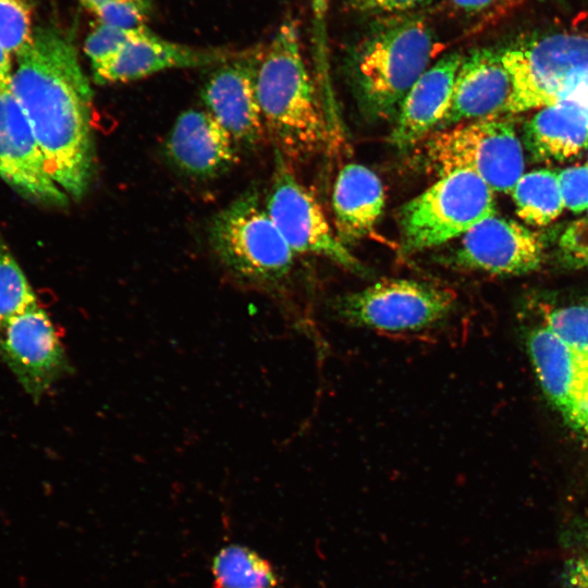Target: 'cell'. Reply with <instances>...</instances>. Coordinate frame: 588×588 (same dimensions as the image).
<instances>
[{
  "instance_id": "1",
  "label": "cell",
  "mask_w": 588,
  "mask_h": 588,
  "mask_svg": "<svg viewBox=\"0 0 588 588\" xmlns=\"http://www.w3.org/2000/svg\"><path fill=\"white\" fill-rule=\"evenodd\" d=\"M11 87L34 131L48 171L70 198L88 191L96 169L93 93L73 30L37 27L13 62Z\"/></svg>"
},
{
  "instance_id": "2",
  "label": "cell",
  "mask_w": 588,
  "mask_h": 588,
  "mask_svg": "<svg viewBox=\"0 0 588 588\" xmlns=\"http://www.w3.org/2000/svg\"><path fill=\"white\" fill-rule=\"evenodd\" d=\"M256 94L265 130L287 161L321 150L328 128L302 51L299 27L285 20L261 49Z\"/></svg>"
},
{
  "instance_id": "3",
  "label": "cell",
  "mask_w": 588,
  "mask_h": 588,
  "mask_svg": "<svg viewBox=\"0 0 588 588\" xmlns=\"http://www.w3.org/2000/svg\"><path fill=\"white\" fill-rule=\"evenodd\" d=\"M440 46L421 14L376 19L350 57L351 75L365 111L380 120L395 119Z\"/></svg>"
},
{
  "instance_id": "4",
  "label": "cell",
  "mask_w": 588,
  "mask_h": 588,
  "mask_svg": "<svg viewBox=\"0 0 588 588\" xmlns=\"http://www.w3.org/2000/svg\"><path fill=\"white\" fill-rule=\"evenodd\" d=\"M208 241L224 269L242 283H275L293 266L295 254L254 189L242 193L212 217Z\"/></svg>"
},
{
  "instance_id": "5",
  "label": "cell",
  "mask_w": 588,
  "mask_h": 588,
  "mask_svg": "<svg viewBox=\"0 0 588 588\" xmlns=\"http://www.w3.org/2000/svg\"><path fill=\"white\" fill-rule=\"evenodd\" d=\"M425 168L439 177L468 170L494 192L511 193L524 174L522 144L504 118L460 123L436 131L420 143Z\"/></svg>"
},
{
  "instance_id": "6",
  "label": "cell",
  "mask_w": 588,
  "mask_h": 588,
  "mask_svg": "<svg viewBox=\"0 0 588 588\" xmlns=\"http://www.w3.org/2000/svg\"><path fill=\"white\" fill-rule=\"evenodd\" d=\"M494 215V191L482 179L468 170L450 172L399 209L403 248L416 253L442 245Z\"/></svg>"
},
{
  "instance_id": "7",
  "label": "cell",
  "mask_w": 588,
  "mask_h": 588,
  "mask_svg": "<svg viewBox=\"0 0 588 588\" xmlns=\"http://www.w3.org/2000/svg\"><path fill=\"white\" fill-rule=\"evenodd\" d=\"M514 87L511 114L558 103L588 82V35L553 34L502 51Z\"/></svg>"
},
{
  "instance_id": "8",
  "label": "cell",
  "mask_w": 588,
  "mask_h": 588,
  "mask_svg": "<svg viewBox=\"0 0 588 588\" xmlns=\"http://www.w3.org/2000/svg\"><path fill=\"white\" fill-rule=\"evenodd\" d=\"M455 295L446 287L411 279H385L335 298L342 321L387 332L421 331L452 313Z\"/></svg>"
},
{
  "instance_id": "9",
  "label": "cell",
  "mask_w": 588,
  "mask_h": 588,
  "mask_svg": "<svg viewBox=\"0 0 588 588\" xmlns=\"http://www.w3.org/2000/svg\"><path fill=\"white\" fill-rule=\"evenodd\" d=\"M274 161L265 207L293 253L323 257L363 273V266L339 238L319 203L277 150Z\"/></svg>"
},
{
  "instance_id": "10",
  "label": "cell",
  "mask_w": 588,
  "mask_h": 588,
  "mask_svg": "<svg viewBox=\"0 0 588 588\" xmlns=\"http://www.w3.org/2000/svg\"><path fill=\"white\" fill-rule=\"evenodd\" d=\"M0 357L34 402L71 370L60 334L39 304L0 327Z\"/></svg>"
},
{
  "instance_id": "11",
  "label": "cell",
  "mask_w": 588,
  "mask_h": 588,
  "mask_svg": "<svg viewBox=\"0 0 588 588\" xmlns=\"http://www.w3.org/2000/svg\"><path fill=\"white\" fill-rule=\"evenodd\" d=\"M0 177L22 197L62 207L70 197L51 177L11 79L0 82Z\"/></svg>"
},
{
  "instance_id": "12",
  "label": "cell",
  "mask_w": 588,
  "mask_h": 588,
  "mask_svg": "<svg viewBox=\"0 0 588 588\" xmlns=\"http://www.w3.org/2000/svg\"><path fill=\"white\" fill-rule=\"evenodd\" d=\"M261 49L243 50L213 66L200 90L206 110L231 135L238 149L256 148L266 133L256 94Z\"/></svg>"
},
{
  "instance_id": "13",
  "label": "cell",
  "mask_w": 588,
  "mask_h": 588,
  "mask_svg": "<svg viewBox=\"0 0 588 588\" xmlns=\"http://www.w3.org/2000/svg\"><path fill=\"white\" fill-rule=\"evenodd\" d=\"M543 258L544 245L538 234L495 215L466 232L453 256L458 267L499 275L532 272Z\"/></svg>"
},
{
  "instance_id": "14",
  "label": "cell",
  "mask_w": 588,
  "mask_h": 588,
  "mask_svg": "<svg viewBox=\"0 0 588 588\" xmlns=\"http://www.w3.org/2000/svg\"><path fill=\"white\" fill-rule=\"evenodd\" d=\"M502 51L482 48L463 56L448 110L437 131L511 114L514 87Z\"/></svg>"
},
{
  "instance_id": "15",
  "label": "cell",
  "mask_w": 588,
  "mask_h": 588,
  "mask_svg": "<svg viewBox=\"0 0 588 588\" xmlns=\"http://www.w3.org/2000/svg\"><path fill=\"white\" fill-rule=\"evenodd\" d=\"M241 52L174 42L144 25L110 61L93 70V79L101 85L127 83L171 69L216 66Z\"/></svg>"
},
{
  "instance_id": "16",
  "label": "cell",
  "mask_w": 588,
  "mask_h": 588,
  "mask_svg": "<svg viewBox=\"0 0 588 588\" xmlns=\"http://www.w3.org/2000/svg\"><path fill=\"white\" fill-rule=\"evenodd\" d=\"M164 155L183 174L213 179L238 161V147L223 126L205 109H189L175 120L166 142Z\"/></svg>"
},
{
  "instance_id": "17",
  "label": "cell",
  "mask_w": 588,
  "mask_h": 588,
  "mask_svg": "<svg viewBox=\"0 0 588 588\" xmlns=\"http://www.w3.org/2000/svg\"><path fill=\"white\" fill-rule=\"evenodd\" d=\"M526 343L546 396L573 428L588 388V359L540 321L528 331Z\"/></svg>"
},
{
  "instance_id": "18",
  "label": "cell",
  "mask_w": 588,
  "mask_h": 588,
  "mask_svg": "<svg viewBox=\"0 0 588 588\" xmlns=\"http://www.w3.org/2000/svg\"><path fill=\"white\" fill-rule=\"evenodd\" d=\"M463 60L450 52L434 61L403 99L389 142L399 149L420 144L437 131L442 121Z\"/></svg>"
},
{
  "instance_id": "19",
  "label": "cell",
  "mask_w": 588,
  "mask_h": 588,
  "mask_svg": "<svg viewBox=\"0 0 588 588\" xmlns=\"http://www.w3.org/2000/svg\"><path fill=\"white\" fill-rule=\"evenodd\" d=\"M531 155L542 161H564L588 147V95L541 108L525 126Z\"/></svg>"
},
{
  "instance_id": "20",
  "label": "cell",
  "mask_w": 588,
  "mask_h": 588,
  "mask_svg": "<svg viewBox=\"0 0 588 588\" xmlns=\"http://www.w3.org/2000/svg\"><path fill=\"white\" fill-rule=\"evenodd\" d=\"M380 177L359 163L345 164L336 176L332 194L335 232L346 245L372 232L384 208Z\"/></svg>"
},
{
  "instance_id": "21",
  "label": "cell",
  "mask_w": 588,
  "mask_h": 588,
  "mask_svg": "<svg viewBox=\"0 0 588 588\" xmlns=\"http://www.w3.org/2000/svg\"><path fill=\"white\" fill-rule=\"evenodd\" d=\"M212 588H278L272 565L242 544L221 548L212 560Z\"/></svg>"
},
{
  "instance_id": "22",
  "label": "cell",
  "mask_w": 588,
  "mask_h": 588,
  "mask_svg": "<svg viewBox=\"0 0 588 588\" xmlns=\"http://www.w3.org/2000/svg\"><path fill=\"white\" fill-rule=\"evenodd\" d=\"M511 193L517 216L534 226L549 224L565 207L558 172L551 170L523 174Z\"/></svg>"
},
{
  "instance_id": "23",
  "label": "cell",
  "mask_w": 588,
  "mask_h": 588,
  "mask_svg": "<svg viewBox=\"0 0 588 588\" xmlns=\"http://www.w3.org/2000/svg\"><path fill=\"white\" fill-rule=\"evenodd\" d=\"M37 304L35 291L0 233V327Z\"/></svg>"
},
{
  "instance_id": "24",
  "label": "cell",
  "mask_w": 588,
  "mask_h": 588,
  "mask_svg": "<svg viewBox=\"0 0 588 588\" xmlns=\"http://www.w3.org/2000/svg\"><path fill=\"white\" fill-rule=\"evenodd\" d=\"M541 323L588 359V299L542 309Z\"/></svg>"
},
{
  "instance_id": "25",
  "label": "cell",
  "mask_w": 588,
  "mask_h": 588,
  "mask_svg": "<svg viewBox=\"0 0 588 588\" xmlns=\"http://www.w3.org/2000/svg\"><path fill=\"white\" fill-rule=\"evenodd\" d=\"M32 0H0V46L11 56L19 54L30 42Z\"/></svg>"
},
{
  "instance_id": "26",
  "label": "cell",
  "mask_w": 588,
  "mask_h": 588,
  "mask_svg": "<svg viewBox=\"0 0 588 588\" xmlns=\"http://www.w3.org/2000/svg\"><path fill=\"white\" fill-rule=\"evenodd\" d=\"M138 28H120L99 23L88 34L84 44V52L91 70L110 61L132 39Z\"/></svg>"
},
{
  "instance_id": "27",
  "label": "cell",
  "mask_w": 588,
  "mask_h": 588,
  "mask_svg": "<svg viewBox=\"0 0 588 588\" xmlns=\"http://www.w3.org/2000/svg\"><path fill=\"white\" fill-rule=\"evenodd\" d=\"M562 262L575 269L588 268V217L572 222L559 241Z\"/></svg>"
},
{
  "instance_id": "28",
  "label": "cell",
  "mask_w": 588,
  "mask_h": 588,
  "mask_svg": "<svg viewBox=\"0 0 588 588\" xmlns=\"http://www.w3.org/2000/svg\"><path fill=\"white\" fill-rule=\"evenodd\" d=\"M564 206L573 212L588 210V163L558 172Z\"/></svg>"
},
{
  "instance_id": "29",
  "label": "cell",
  "mask_w": 588,
  "mask_h": 588,
  "mask_svg": "<svg viewBox=\"0 0 588 588\" xmlns=\"http://www.w3.org/2000/svg\"><path fill=\"white\" fill-rule=\"evenodd\" d=\"M432 0H347L348 8L360 15L375 19L418 13Z\"/></svg>"
},
{
  "instance_id": "30",
  "label": "cell",
  "mask_w": 588,
  "mask_h": 588,
  "mask_svg": "<svg viewBox=\"0 0 588 588\" xmlns=\"http://www.w3.org/2000/svg\"><path fill=\"white\" fill-rule=\"evenodd\" d=\"M462 14L471 19H491L501 15L526 0H448Z\"/></svg>"
},
{
  "instance_id": "31",
  "label": "cell",
  "mask_w": 588,
  "mask_h": 588,
  "mask_svg": "<svg viewBox=\"0 0 588 588\" xmlns=\"http://www.w3.org/2000/svg\"><path fill=\"white\" fill-rule=\"evenodd\" d=\"M563 588H588V550L574 554L565 562Z\"/></svg>"
},
{
  "instance_id": "32",
  "label": "cell",
  "mask_w": 588,
  "mask_h": 588,
  "mask_svg": "<svg viewBox=\"0 0 588 588\" xmlns=\"http://www.w3.org/2000/svg\"><path fill=\"white\" fill-rule=\"evenodd\" d=\"M573 429L588 438V388L579 404Z\"/></svg>"
},
{
  "instance_id": "33",
  "label": "cell",
  "mask_w": 588,
  "mask_h": 588,
  "mask_svg": "<svg viewBox=\"0 0 588 588\" xmlns=\"http://www.w3.org/2000/svg\"><path fill=\"white\" fill-rule=\"evenodd\" d=\"M13 62L12 56L0 46V82L11 79Z\"/></svg>"
},
{
  "instance_id": "34",
  "label": "cell",
  "mask_w": 588,
  "mask_h": 588,
  "mask_svg": "<svg viewBox=\"0 0 588 588\" xmlns=\"http://www.w3.org/2000/svg\"><path fill=\"white\" fill-rule=\"evenodd\" d=\"M79 3L88 11L99 4L117 2V1H133L145 7L152 8V0H78Z\"/></svg>"
},
{
  "instance_id": "35",
  "label": "cell",
  "mask_w": 588,
  "mask_h": 588,
  "mask_svg": "<svg viewBox=\"0 0 588 588\" xmlns=\"http://www.w3.org/2000/svg\"><path fill=\"white\" fill-rule=\"evenodd\" d=\"M329 0H313L315 16L321 22L328 8Z\"/></svg>"
},
{
  "instance_id": "36",
  "label": "cell",
  "mask_w": 588,
  "mask_h": 588,
  "mask_svg": "<svg viewBox=\"0 0 588 588\" xmlns=\"http://www.w3.org/2000/svg\"><path fill=\"white\" fill-rule=\"evenodd\" d=\"M588 217V216H587Z\"/></svg>"
}]
</instances>
